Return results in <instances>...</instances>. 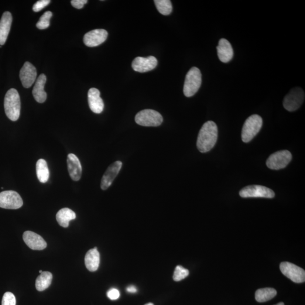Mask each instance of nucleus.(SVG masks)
Segmentation results:
<instances>
[{
	"mask_svg": "<svg viewBox=\"0 0 305 305\" xmlns=\"http://www.w3.org/2000/svg\"><path fill=\"white\" fill-rule=\"evenodd\" d=\"M1 305H16V299L14 294L8 292L3 294Z\"/></svg>",
	"mask_w": 305,
	"mask_h": 305,
	"instance_id": "nucleus-29",
	"label": "nucleus"
},
{
	"mask_svg": "<svg viewBox=\"0 0 305 305\" xmlns=\"http://www.w3.org/2000/svg\"><path fill=\"white\" fill-rule=\"evenodd\" d=\"M88 2L87 0H72L71 3L75 8L80 9Z\"/></svg>",
	"mask_w": 305,
	"mask_h": 305,
	"instance_id": "nucleus-32",
	"label": "nucleus"
},
{
	"mask_svg": "<svg viewBox=\"0 0 305 305\" xmlns=\"http://www.w3.org/2000/svg\"><path fill=\"white\" fill-rule=\"evenodd\" d=\"M76 218L75 212L67 208L61 209L56 214L57 221L62 227L67 228L69 222Z\"/></svg>",
	"mask_w": 305,
	"mask_h": 305,
	"instance_id": "nucleus-22",
	"label": "nucleus"
},
{
	"mask_svg": "<svg viewBox=\"0 0 305 305\" xmlns=\"http://www.w3.org/2000/svg\"><path fill=\"white\" fill-rule=\"evenodd\" d=\"M154 2L161 15L168 16L172 12V3L170 0H154Z\"/></svg>",
	"mask_w": 305,
	"mask_h": 305,
	"instance_id": "nucleus-26",
	"label": "nucleus"
},
{
	"mask_svg": "<svg viewBox=\"0 0 305 305\" xmlns=\"http://www.w3.org/2000/svg\"><path fill=\"white\" fill-rule=\"evenodd\" d=\"M189 270L184 268L183 266H177L175 269L173 279L176 282H179L189 275Z\"/></svg>",
	"mask_w": 305,
	"mask_h": 305,
	"instance_id": "nucleus-28",
	"label": "nucleus"
},
{
	"mask_svg": "<svg viewBox=\"0 0 305 305\" xmlns=\"http://www.w3.org/2000/svg\"><path fill=\"white\" fill-rule=\"evenodd\" d=\"M88 100L89 106L92 112L96 114H100L102 112L104 104L100 97V92L97 88H92L89 90Z\"/></svg>",
	"mask_w": 305,
	"mask_h": 305,
	"instance_id": "nucleus-16",
	"label": "nucleus"
},
{
	"mask_svg": "<svg viewBox=\"0 0 305 305\" xmlns=\"http://www.w3.org/2000/svg\"><path fill=\"white\" fill-rule=\"evenodd\" d=\"M43 273V271L42 270H40L39 271V273Z\"/></svg>",
	"mask_w": 305,
	"mask_h": 305,
	"instance_id": "nucleus-36",
	"label": "nucleus"
},
{
	"mask_svg": "<svg viewBox=\"0 0 305 305\" xmlns=\"http://www.w3.org/2000/svg\"><path fill=\"white\" fill-rule=\"evenodd\" d=\"M122 167V162L121 161H118L112 164L108 168L101 179V188L102 190H106L111 186L115 178L117 177Z\"/></svg>",
	"mask_w": 305,
	"mask_h": 305,
	"instance_id": "nucleus-14",
	"label": "nucleus"
},
{
	"mask_svg": "<svg viewBox=\"0 0 305 305\" xmlns=\"http://www.w3.org/2000/svg\"><path fill=\"white\" fill-rule=\"evenodd\" d=\"M52 16V13L50 11L46 12L40 17L39 22L36 24V27L40 30L48 28L50 25V19Z\"/></svg>",
	"mask_w": 305,
	"mask_h": 305,
	"instance_id": "nucleus-27",
	"label": "nucleus"
},
{
	"mask_svg": "<svg viewBox=\"0 0 305 305\" xmlns=\"http://www.w3.org/2000/svg\"><path fill=\"white\" fill-rule=\"evenodd\" d=\"M12 14L9 12L3 13L0 20V45H4L11 29L12 23Z\"/></svg>",
	"mask_w": 305,
	"mask_h": 305,
	"instance_id": "nucleus-19",
	"label": "nucleus"
},
{
	"mask_svg": "<svg viewBox=\"0 0 305 305\" xmlns=\"http://www.w3.org/2000/svg\"><path fill=\"white\" fill-rule=\"evenodd\" d=\"M107 296L111 300H116L120 297L119 291L115 289H110L107 292Z\"/></svg>",
	"mask_w": 305,
	"mask_h": 305,
	"instance_id": "nucleus-31",
	"label": "nucleus"
},
{
	"mask_svg": "<svg viewBox=\"0 0 305 305\" xmlns=\"http://www.w3.org/2000/svg\"><path fill=\"white\" fill-rule=\"evenodd\" d=\"M263 125V120L258 115L254 114L246 120L243 126L241 138L243 142L249 143L258 134Z\"/></svg>",
	"mask_w": 305,
	"mask_h": 305,
	"instance_id": "nucleus-4",
	"label": "nucleus"
},
{
	"mask_svg": "<svg viewBox=\"0 0 305 305\" xmlns=\"http://www.w3.org/2000/svg\"><path fill=\"white\" fill-rule=\"evenodd\" d=\"M68 173L71 179L74 181L80 179L82 174V168L80 160L74 154H68L67 159Z\"/></svg>",
	"mask_w": 305,
	"mask_h": 305,
	"instance_id": "nucleus-17",
	"label": "nucleus"
},
{
	"mask_svg": "<svg viewBox=\"0 0 305 305\" xmlns=\"http://www.w3.org/2000/svg\"><path fill=\"white\" fill-rule=\"evenodd\" d=\"M145 305H154V304L153 303H148L145 304Z\"/></svg>",
	"mask_w": 305,
	"mask_h": 305,
	"instance_id": "nucleus-35",
	"label": "nucleus"
},
{
	"mask_svg": "<svg viewBox=\"0 0 305 305\" xmlns=\"http://www.w3.org/2000/svg\"><path fill=\"white\" fill-rule=\"evenodd\" d=\"M50 2V0H40L33 5V10L35 12H39L48 5Z\"/></svg>",
	"mask_w": 305,
	"mask_h": 305,
	"instance_id": "nucleus-30",
	"label": "nucleus"
},
{
	"mask_svg": "<svg viewBox=\"0 0 305 305\" xmlns=\"http://www.w3.org/2000/svg\"><path fill=\"white\" fill-rule=\"evenodd\" d=\"M20 99L16 89H10L6 94L4 99L5 114L12 121H16L20 113Z\"/></svg>",
	"mask_w": 305,
	"mask_h": 305,
	"instance_id": "nucleus-2",
	"label": "nucleus"
},
{
	"mask_svg": "<svg viewBox=\"0 0 305 305\" xmlns=\"http://www.w3.org/2000/svg\"><path fill=\"white\" fill-rule=\"evenodd\" d=\"M108 33L104 29H96L85 34L84 43L88 47H95L100 46L107 39Z\"/></svg>",
	"mask_w": 305,
	"mask_h": 305,
	"instance_id": "nucleus-12",
	"label": "nucleus"
},
{
	"mask_svg": "<svg viewBox=\"0 0 305 305\" xmlns=\"http://www.w3.org/2000/svg\"><path fill=\"white\" fill-rule=\"evenodd\" d=\"M277 292L275 289L272 288L259 289L256 291L255 297L257 302L265 303L270 301L276 296Z\"/></svg>",
	"mask_w": 305,
	"mask_h": 305,
	"instance_id": "nucleus-25",
	"label": "nucleus"
},
{
	"mask_svg": "<svg viewBox=\"0 0 305 305\" xmlns=\"http://www.w3.org/2000/svg\"><path fill=\"white\" fill-rule=\"evenodd\" d=\"M37 77L36 68L29 62H26L20 71L19 77L23 86L29 88L32 86Z\"/></svg>",
	"mask_w": 305,
	"mask_h": 305,
	"instance_id": "nucleus-13",
	"label": "nucleus"
},
{
	"mask_svg": "<svg viewBox=\"0 0 305 305\" xmlns=\"http://www.w3.org/2000/svg\"><path fill=\"white\" fill-rule=\"evenodd\" d=\"M84 260L85 266L90 272L97 271L100 262V253L97 251V248L95 247L88 251Z\"/></svg>",
	"mask_w": 305,
	"mask_h": 305,
	"instance_id": "nucleus-21",
	"label": "nucleus"
},
{
	"mask_svg": "<svg viewBox=\"0 0 305 305\" xmlns=\"http://www.w3.org/2000/svg\"><path fill=\"white\" fill-rule=\"evenodd\" d=\"M36 170L37 177L40 182L47 183L49 177V171L46 161L43 159L37 161Z\"/></svg>",
	"mask_w": 305,
	"mask_h": 305,
	"instance_id": "nucleus-23",
	"label": "nucleus"
},
{
	"mask_svg": "<svg viewBox=\"0 0 305 305\" xmlns=\"http://www.w3.org/2000/svg\"><path fill=\"white\" fill-rule=\"evenodd\" d=\"M280 269L284 275L296 283H304L305 272L301 267L289 262L280 263Z\"/></svg>",
	"mask_w": 305,
	"mask_h": 305,
	"instance_id": "nucleus-9",
	"label": "nucleus"
},
{
	"mask_svg": "<svg viewBox=\"0 0 305 305\" xmlns=\"http://www.w3.org/2000/svg\"><path fill=\"white\" fill-rule=\"evenodd\" d=\"M239 194L242 198H273L275 197V193L273 190L259 185H253L242 188Z\"/></svg>",
	"mask_w": 305,
	"mask_h": 305,
	"instance_id": "nucleus-8",
	"label": "nucleus"
},
{
	"mask_svg": "<svg viewBox=\"0 0 305 305\" xmlns=\"http://www.w3.org/2000/svg\"><path fill=\"white\" fill-rule=\"evenodd\" d=\"M158 64L156 57L149 56L147 57H138L135 58L132 64L133 70L139 73H146L155 68Z\"/></svg>",
	"mask_w": 305,
	"mask_h": 305,
	"instance_id": "nucleus-11",
	"label": "nucleus"
},
{
	"mask_svg": "<svg viewBox=\"0 0 305 305\" xmlns=\"http://www.w3.org/2000/svg\"><path fill=\"white\" fill-rule=\"evenodd\" d=\"M217 49L219 59L222 63H228L234 57V50L231 44L225 39L219 40Z\"/></svg>",
	"mask_w": 305,
	"mask_h": 305,
	"instance_id": "nucleus-18",
	"label": "nucleus"
},
{
	"mask_svg": "<svg viewBox=\"0 0 305 305\" xmlns=\"http://www.w3.org/2000/svg\"><path fill=\"white\" fill-rule=\"evenodd\" d=\"M127 291L129 293H135L137 292V289L135 286H131L127 288Z\"/></svg>",
	"mask_w": 305,
	"mask_h": 305,
	"instance_id": "nucleus-33",
	"label": "nucleus"
},
{
	"mask_svg": "<svg viewBox=\"0 0 305 305\" xmlns=\"http://www.w3.org/2000/svg\"><path fill=\"white\" fill-rule=\"evenodd\" d=\"M47 81V77L45 75L42 74L37 79L35 86H34L32 94L34 98L39 103H44L47 100V95L44 91V86Z\"/></svg>",
	"mask_w": 305,
	"mask_h": 305,
	"instance_id": "nucleus-20",
	"label": "nucleus"
},
{
	"mask_svg": "<svg viewBox=\"0 0 305 305\" xmlns=\"http://www.w3.org/2000/svg\"><path fill=\"white\" fill-rule=\"evenodd\" d=\"M163 117L160 112L151 109L140 111L135 116L137 124L145 127H157L162 124Z\"/></svg>",
	"mask_w": 305,
	"mask_h": 305,
	"instance_id": "nucleus-5",
	"label": "nucleus"
},
{
	"mask_svg": "<svg viewBox=\"0 0 305 305\" xmlns=\"http://www.w3.org/2000/svg\"><path fill=\"white\" fill-rule=\"evenodd\" d=\"M275 305H284V304L283 303H280L279 304H277Z\"/></svg>",
	"mask_w": 305,
	"mask_h": 305,
	"instance_id": "nucleus-34",
	"label": "nucleus"
},
{
	"mask_svg": "<svg viewBox=\"0 0 305 305\" xmlns=\"http://www.w3.org/2000/svg\"><path fill=\"white\" fill-rule=\"evenodd\" d=\"M202 75L199 68H191L186 75L185 80L183 92L187 97H191L196 94L201 87Z\"/></svg>",
	"mask_w": 305,
	"mask_h": 305,
	"instance_id": "nucleus-3",
	"label": "nucleus"
},
{
	"mask_svg": "<svg viewBox=\"0 0 305 305\" xmlns=\"http://www.w3.org/2000/svg\"><path fill=\"white\" fill-rule=\"evenodd\" d=\"M23 239L30 249L35 251H42L47 248L46 241L42 236L35 232L30 231L24 232Z\"/></svg>",
	"mask_w": 305,
	"mask_h": 305,
	"instance_id": "nucleus-15",
	"label": "nucleus"
},
{
	"mask_svg": "<svg viewBox=\"0 0 305 305\" xmlns=\"http://www.w3.org/2000/svg\"><path fill=\"white\" fill-rule=\"evenodd\" d=\"M52 279V273L48 272H43L36 280V289L39 292L46 290L50 286Z\"/></svg>",
	"mask_w": 305,
	"mask_h": 305,
	"instance_id": "nucleus-24",
	"label": "nucleus"
},
{
	"mask_svg": "<svg viewBox=\"0 0 305 305\" xmlns=\"http://www.w3.org/2000/svg\"><path fill=\"white\" fill-rule=\"evenodd\" d=\"M23 205L22 198L16 192L6 191L0 193V208L18 209L21 208Z\"/></svg>",
	"mask_w": 305,
	"mask_h": 305,
	"instance_id": "nucleus-10",
	"label": "nucleus"
},
{
	"mask_svg": "<svg viewBox=\"0 0 305 305\" xmlns=\"http://www.w3.org/2000/svg\"><path fill=\"white\" fill-rule=\"evenodd\" d=\"M305 97L304 91L302 88H292L284 98V108L289 112L297 111L303 104Z\"/></svg>",
	"mask_w": 305,
	"mask_h": 305,
	"instance_id": "nucleus-6",
	"label": "nucleus"
},
{
	"mask_svg": "<svg viewBox=\"0 0 305 305\" xmlns=\"http://www.w3.org/2000/svg\"><path fill=\"white\" fill-rule=\"evenodd\" d=\"M218 139V127L215 123L208 121L204 123L197 138V149L201 153L210 151L215 145Z\"/></svg>",
	"mask_w": 305,
	"mask_h": 305,
	"instance_id": "nucleus-1",
	"label": "nucleus"
},
{
	"mask_svg": "<svg viewBox=\"0 0 305 305\" xmlns=\"http://www.w3.org/2000/svg\"><path fill=\"white\" fill-rule=\"evenodd\" d=\"M292 159V154L289 150H280L272 154L267 159L266 164L270 169H282L287 166Z\"/></svg>",
	"mask_w": 305,
	"mask_h": 305,
	"instance_id": "nucleus-7",
	"label": "nucleus"
}]
</instances>
